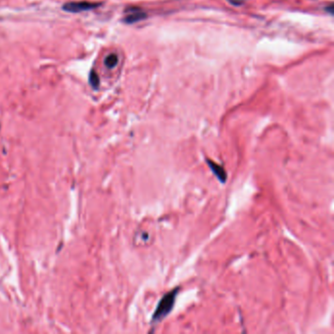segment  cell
<instances>
[{
	"mask_svg": "<svg viewBox=\"0 0 334 334\" xmlns=\"http://www.w3.org/2000/svg\"><path fill=\"white\" fill-rule=\"evenodd\" d=\"M178 291H179V287H175V288L171 289L170 291L167 292L160 299L158 305L155 309V312L152 316V319H151V324L152 325H156V324L162 322L170 314V312L172 311L174 304H175V300H176Z\"/></svg>",
	"mask_w": 334,
	"mask_h": 334,
	"instance_id": "obj_1",
	"label": "cell"
},
{
	"mask_svg": "<svg viewBox=\"0 0 334 334\" xmlns=\"http://www.w3.org/2000/svg\"><path fill=\"white\" fill-rule=\"evenodd\" d=\"M99 5L100 3H93V2H88V1L68 2L63 5V10L67 12H72V13H79V12H84V11L95 9Z\"/></svg>",
	"mask_w": 334,
	"mask_h": 334,
	"instance_id": "obj_2",
	"label": "cell"
},
{
	"mask_svg": "<svg viewBox=\"0 0 334 334\" xmlns=\"http://www.w3.org/2000/svg\"><path fill=\"white\" fill-rule=\"evenodd\" d=\"M207 164L208 166L211 168V170L213 171V173L217 176V178L222 182L224 183L227 179V173L224 169V167L215 162H213L212 160H207Z\"/></svg>",
	"mask_w": 334,
	"mask_h": 334,
	"instance_id": "obj_3",
	"label": "cell"
},
{
	"mask_svg": "<svg viewBox=\"0 0 334 334\" xmlns=\"http://www.w3.org/2000/svg\"><path fill=\"white\" fill-rule=\"evenodd\" d=\"M145 18V14L138 8H130L128 9V14L126 16V22L129 24L138 22L141 19Z\"/></svg>",
	"mask_w": 334,
	"mask_h": 334,
	"instance_id": "obj_4",
	"label": "cell"
},
{
	"mask_svg": "<svg viewBox=\"0 0 334 334\" xmlns=\"http://www.w3.org/2000/svg\"><path fill=\"white\" fill-rule=\"evenodd\" d=\"M118 61H119L118 56L116 55V54H110V55L107 56L106 59H105V65H106V67L112 69V68H114V67L117 66Z\"/></svg>",
	"mask_w": 334,
	"mask_h": 334,
	"instance_id": "obj_5",
	"label": "cell"
},
{
	"mask_svg": "<svg viewBox=\"0 0 334 334\" xmlns=\"http://www.w3.org/2000/svg\"><path fill=\"white\" fill-rule=\"evenodd\" d=\"M89 83L94 88H97L98 85H99V77L94 71H91V73L89 75Z\"/></svg>",
	"mask_w": 334,
	"mask_h": 334,
	"instance_id": "obj_6",
	"label": "cell"
},
{
	"mask_svg": "<svg viewBox=\"0 0 334 334\" xmlns=\"http://www.w3.org/2000/svg\"><path fill=\"white\" fill-rule=\"evenodd\" d=\"M231 1H239V0H231ZM241 1V0H240Z\"/></svg>",
	"mask_w": 334,
	"mask_h": 334,
	"instance_id": "obj_7",
	"label": "cell"
}]
</instances>
